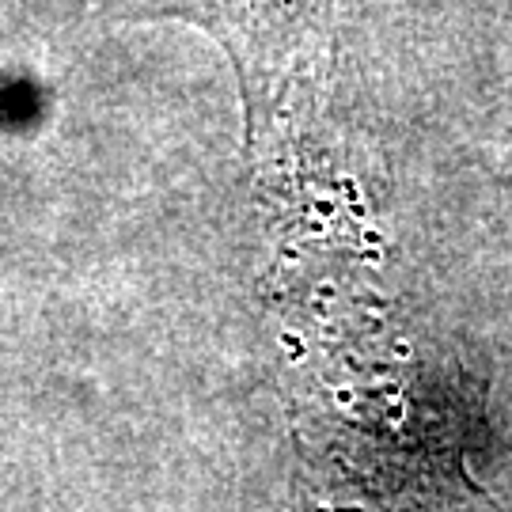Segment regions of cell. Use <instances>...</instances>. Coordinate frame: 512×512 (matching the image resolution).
Returning a JSON list of instances; mask_svg holds the SVG:
<instances>
[{
  "instance_id": "1",
  "label": "cell",
  "mask_w": 512,
  "mask_h": 512,
  "mask_svg": "<svg viewBox=\"0 0 512 512\" xmlns=\"http://www.w3.org/2000/svg\"><path fill=\"white\" fill-rule=\"evenodd\" d=\"M334 8L338 0H95L114 23L179 19L213 38L239 80L247 145L274 126L289 88L311 76Z\"/></svg>"
}]
</instances>
